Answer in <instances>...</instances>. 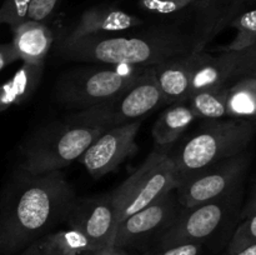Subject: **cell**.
<instances>
[{
  "label": "cell",
  "mask_w": 256,
  "mask_h": 255,
  "mask_svg": "<svg viewBox=\"0 0 256 255\" xmlns=\"http://www.w3.org/2000/svg\"><path fill=\"white\" fill-rule=\"evenodd\" d=\"M62 2V0H32L29 10V20L48 22Z\"/></svg>",
  "instance_id": "28"
},
{
  "label": "cell",
  "mask_w": 256,
  "mask_h": 255,
  "mask_svg": "<svg viewBox=\"0 0 256 255\" xmlns=\"http://www.w3.org/2000/svg\"><path fill=\"white\" fill-rule=\"evenodd\" d=\"M38 242L49 255H86L92 250L86 238L72 228L52 230Z\"/></svg>",
  "instance_id": "21"
},
{
  "label": "cell",
  "mask_w": 256,
  "mask_h": 255,
  "mask_svg": "<svg viewBox=\"0 0 256 255\" xmlns=\"http://www.w3.org/2000/svg\"><path fill=\"white\" fill-rule=\"evenodd\" d=\"M76 196L62 170L34 175L15 168L0 194V255H16L65 222Z\"/></svg>",
  "instance_id": "1"
},
{
  "label": "cell",
  "mask_w": 256,
  "mask_h": 255,
  "mask_svg": "<svg viewBox=\"0 0 256 255\" xmlns=\"http://www.w3.org/2000/svg\"><path fill=\"white\" fill-rule=\"evenodd\" d=\"M142 120L104 130L80 156V162L94 179L114 172L124 160L139 150L136 135Z\"/></svg>",
  "instance_id": "12"
},
{
  "label": "cell",
  "mask_w": 256,
  "mask_h": 255,
  "mask_svg": "<svg viewBox=\"0 0 256 255\" xmlns=\"http://www.w3.org/2000/svg\"><path fill=\"white\" fill-rule=\"evenodd\" d=\"M16 255H49V254L45 252L44 248H42V245H40V242L36 240V242H32V244L29 245L26 249H24L22 252H20L19 254Z\"/></svg>",
  "instance_id": "33"
},
{
  "label": "cell",
  "mask_w": 256,
  "mask_h": 255,
  "mask_svg": "<svg viewBox=\"0 0 256 255\" xmlns=\"http://www.w3.org/2000/svg\"><path fill=\"white\" fill-rule=\"evenodd\" d=\"M64 222L82 232L92 250L112 245L119 225L110 192L95 196H75Z\"/></svg>",
  "instance_id": "11"
},
{
  "label": "cell",
  "mask_w": 256,
  "mask_h": 255,
  "mask_svg": "<svg viewBox=\"0 0 256 255\" xmlns=\"http://www.w3.org/2000/svg\"><path fill=\"white\" fill-rule=\"evenodd\" d=\"M242 186L219 199L194 206H182L176 220L160 236L155 248L202 242L214 236L242 212Z\"/></svg>",
  "instance_id": "8"
},
{
  "label": "cell",
  "mask_w": 256,
  "mask_h": 255,
  "mask_svg": "<svg viewBox=\"0 0 256 255\" xmlns=\"http://www.w3.org/2000/svg\"><path fill=\"white\" fill-rule=\"evenodd\" d=\"M86 255H129L128 254L126 250L120 249V248L116 246H105V248H100V249L96 250H92V252H88Z\"/></svg>",
  "instance_id": "31"
},
{
  "label": "cell",
  "mask_w": 256,
  "mask_h": 255,
  "mask_svg": "<svg viewBox=\"0 0 256 255\" xmlns=\"http://www.w3.org/2000/svg\"><path fill=\"white\" fill-rule=\"evenodd\" d=\"M198 0H139L138 6L146 14L172 20V24L184 25L190 20L192 25Z\"/></svg>",
  "instance_id": "23"
},
{
  "label": "cell",
  "mask_w": 256,
  "mask_h": 255,
  "mask_svg": "<svg viewBox=\"0 0 256 255\" xmlns=\"http://www.w3.org/2000/svg\"><path fill=\"white\" fill-rule=\"evenodd\" d=\"M232 72L234 60L230 52H218V54L208 52L205 49L194 52L192 94L226 86L232 82Z\"/></svg>",
  "instance_id": "16"
},
{
  "label": "cell",
  "mask_w": 256,
  "mask_h": 255,
  "mask_svg": "<svg viewBox=\"0 0 256 255\" xmlns=\"http://www.w3.org/2000/svg\"><path fill=\"white\" fill-rule=\"evenodd\" d=\"M202 242H188V244L172 245L165 248H154L144 255H202Z\"/></svg>",
  "instance_id": "29"
},
{
  "label": "cell",
  "mask_w": 256,
  "mask_h": 255,
  "mask_svg": "<svg viewBox=\"0 0 256 255\" xmlns=\"http://www.w3.org/2000/svg\"><path fill=\"white\" fill-rule=\"evenodd\" d=\"M230 28L236 30L234 40L228 45L218 48L216 52H240L256 42V9L240 12L230 22Z\"/></svg>",
  "instance_id": "24"
},
{
  "label": "cell",
  "mask_w": 256,
  "mask_h": 255,
  "mask_svg": "<svg viewBox=\"0 0 256 255\" xmlns=\"http://www.w3.org/2000/svg\"><path fill=\"white\" fill-rule=\"evenodd\" d=\"M252 126H254V129H255V132H256V116H254V118H252Z\"/></svg>",
  "instance_id": "36"
},
{
  "label": "cell",
  "mask_w": 256,
  "mask_h": 255,
  "mask_svg": "<svg viewBox=\"0 0 256 255\" xmlns=\"http://www.w3.org/2000/svg\"><path fill=\"white\" fill-rule=\"evenodd\" d=\"M16 60L19 59H18V55L15 52L12 42L0 44V72Z\"/></svg>",
  "instance_id": "30"
},
{
  "label": "cell",
  "mask_w": 256,
  "mask_h": 255,
  "mask_svg": "<svg viewBox=\"0 0 256 255\" xmlns=\"http://www.w3.org/2000/svg\"><path fill=\"white\" fill-rule=\"evenodd\" d=\"M194 52L172 58L152 66L154 76L162 95V105L186 102L192 94V72Z\"/></svg>",
  "instance_id": "15"
},
{
  "label": "cell",
  "mask_w": 256,
  "mask_h": 255,
  "mask_svg": "<svg viewBox=\"0 0 256 255\" xmlns=\"http://www.w3.org/2000/svg\"><path fill=\"white\" fill-rule=\"evenodd\" d=\"M254 134L250 119L206 120L196 132L168 152L174 162L178 180L242 152L248 149Z\"/></svg>",
  "instance_id": "3"
},
{
  "label": "cell",
  "mask_w": 256,
  "mask_h": 255,
  "mask_svg": "<svg viewBox=\"0 0 256 255\" xmlns=\"http://www.w3.org/2000/svg\"><path fill=\"white\" fill-rule=\"evenodd\" d=\"M242 8H245V0H198L192 18L198 50H204L220 32L229 26Z\"/></svg>",
  "instance_id": "13"
},
{
  "label": "cell",
  "mask_w": 256,
  "mask_h": 255,
  "mask_svg": "<svg viewBox=\"0 0 256 255\" xmlns=\"http://www.w3.org/2000/svg\"><path fill=\"white\" fill-rule=\"evenodd\" d=\"M12 30V44L18 59L28 64H42L54 42L48 22L26 20Z\"/></svg>",
  "instance_id": "17"
},
{
  "label": "cell",
  "mask_w": 256,
  "mask_h": 255,
  "mask_svg": "<svg viewBox=\"0 0 256 255\" xmlns=\"http://www.w3.org/2000/svg\"><path fill=\"white\" fill-rule=\"evenodd\" d=\"M250 5H256V0H245V6H250Z\"/></svg>",
  "instance_id": "35"
},
{
  "label": "cell",
  "mask_w": 256,
  "mask_h": 255,
  "mask_svg": "<svg viewBox=\"0 0 256 255\" xmlns=\"http://www.w3.org/2000/svg\"><path fill=\"white\" fill-rule=\"evenodd\" d=\"M44 64L22 62V68L10 79L0 85V112L32 98L42 80Z\"/></svg>",
  "instance_id": "19"
},
{
  "label": "cell",
  "mask_w": 256,
  "mask_h": 255,
  "mask_svg": "<svg viewBox=\"0 0 256 255\" xmlns=\"http://www.w3.org/2000/svg\"><path fill=\"white\" fill-rule=\"evenodd\" d=\"M228 95L229 85L194 92L189 96L188 102L198 119L220 120L228 116Z\"/></svg>",
  "instance_id": "22"
},
{
  "label": "cell",
  "mask_w": 256,
  "mask_h": 255,
  "mask_svg": "<svg viewBox=\"0 0 256 255\" xmlns=\"http://www.w3.org/2000/svg\"><path fill=\"white\" fill-rule=\"evenodd\" d=\"M255 212H256V188L254 192H252V196H250L249 202H246V205H245V206L242 209V212H240L239 218L240 219H245V218H249L250 215L255 214Z\"/></svg>",
  "instance_id": "32"
},
{
  "label": "cell",
  "mask_w": 256,
  "mask_h": 255,
  "mask_svg": "<svg viewBox=\"0 0 256 255\" xmlns=\"http://www.w3.org/2000/svg\"><path fill=\"white\" fill-rule=\"evenodd\" d=\"M252 162V152L244 150L192 174L180 178L175 189L182 206H194L219 199L242 186L245 174Z\"/></svg>",
  "instance_id": "9"
},
{
  "label": "cell",
  "mask_w": 256,
  "mask_h": 255,
  "mask_svg": "<svg viewBox=\"0 0 256 255\" xmlns=\"http://www.w3.org/2000/svg\"><path fill=\"white\" fill-rule=\"evenodd\" d=\"M234 60V72L232 79H239L242 76L252 75L256 72V42L252 46L240 52H230Z\"/></svg>",
  "instance_id": "27"
},
{
  "label": "cell",
  "mask_w": 256,
  "mask_h": 255,
  "mask_svg": "<svg viewBox=\"0 0 256 255\" xmlns=\"http://www.w3.org/2000/svg\"><path fill=\"white\" fill-rule=\"evenodd\" d=\"M142 26L82 38L64 36L55 48V55L86 64L154 66L199 52L192 26L169 22Z\"/></svg>",
  "instance_id": "2"
},
{
  "label": "cell",
  "mask_w": 256,
  "mask_h": 255,
  "mask_svg": "<svg viewBox=\"0 0 256 255\" xmlns=\"http://www.w3.org/2000/svg\"><path fill=\"white\" fill-rule=\"evenodd\" d=\"M179 204L175 190L162 199L134 212L118 225L112 246L128 250L154 242L155 244L162 234L172 225L179 215Z\"/></svg>",
  "instance_id": "10"
},
{
  "label": "cell",
  "mask_w": 256,
  "mask_h": 255,
  "mask_svg": "<svg viewBox=\"0 0 256 255\" xmlns=\"http://www.w3.org/2000/svg\"><path fill=\"white\" fill-rule=\"evenodd\" d=\"M148 68L108 64L76 66L56 80L55 98L69 109L85 110L126 89Z\"/></svg>",
  "instance_id": "5"
},
{
  "label": "cell",
  "mask_w": 256,
  "mask_h": 255,
  "mask_svg": "<svg viewBox=\"0 0 256 255\" xmlns=\"http://www.w3.org/2000/svg\"><path fill=\"white\" fill-rule=\"evenodd\" d=\"M228 116L252 119L256 116V72L229 84Z\"/></svg>",
  "instance_id": "20"
},
{
  "label": "cell",
  "mask_w": 256,
  "mask_h": 255,
  "mask_svg": "<svg viewBox=\"0 0 256 255\" xmlns=\"http://www.w3.org/2000/svg\"><path fill=\"white\" fill-rule=\"evenodd\" d=\"M32 0H4L0 6V24L12 29L29 20V10Z\"/></svg>",
  "instance_id": "25"
},
{
  "label": "cell",
  "mask_w": 256,
  "mask_h": 255,
  "mask_svg": "<svg viewBox=\"0 0 256 255\" xmlns=\"http://www.w3.org/2000/svg\"><path fill=\"white\" fill-rule=\"evenodd\" d=\"M160 105H162V95L152 66H149L132 85L112 99L80 110L66 120L75 124L110 129L142 120Z\"/></svg>",
  "instance_id": "6"
},
{
  "label": "cell",
  "mask_w": 256,
  "mask_h": 255,
  "mask_svg": "<svg viewBox=\"0 0 256 255\" xmlns=\"http://www.w3.org/2000/svg\"><path fill=\"white\" fill-rule=\"evenodd\" d=\"M256 242V212L249 218L242 219V222L235 228L230 242L228 244L226 254H234L242 248Z\"/></svg>",
  "instance_id": "26"
},
{
  "label": "cell",
  "mask_w": 256,
  "mask_h": 255,
  "mask_svg": "<svg viewBox=\"0 0 256 255\" xmlns=\"http://www.w3.org/2000/svg\"><path fill=\"white\" fill-rule=\"evenodd\" d=\"M196 119L188 100L168 105L152 126L154 150L169 152Z\"/></svg>",
  "instance_id": "18"
},
{
  "label": "cell",
  "mask_w": 256,
  "mask_h": 255,
  "mask_svg": "<svg viewBox=\"0 0 256 255\" xmlns=\"http://www.w3.org/2000/svg\"><path fill=\"white\" fill-rule=\"evenodd\" d=\"M102 128L75 124L65 119L35 130L20 146L18 166L34 175L58 172L80 159L102 134Z\"/></svg>",
  "instance_id": "4"
},
{
  "label": "cell",
  "mask_w": 256,
  "mask_h": 255,
  "mask_svg": "<svg viewBox=\"0 0 256 255\" xmlns=\"http://www.w3.org/2000/svg\"><path fill=\"white\" fill-rule=\"evenodd\" d=\"M178 182L174 162L168 152L154 150L128 179L110 192L119 224L176 189Z\"/></svg>",
  "instance_id": "7"
},
{
  "label": "cell",
  "mask_w": 256,
  "mask_h": 255,
  "mask_svg": "<svg viewBox=\"0 0 256 255\" xmlns=\"http://www.w3.org/2000/svg\"><path fill=\"white\" fill-rule=\"evenodd\" d=\"M226 255H256V242L252 244L248 245V246L242 248L239 252H234V254H226Z\"/></svg>",
  "instance_id": "34"
},
{
  "label": "cell",
  "mask_w": 256,
  "mask_h": 255,
  "mask_svg": "<svg viewBox=\"0 0 256 255\" xmlns=\"http://www.w3.org/2000/svg\"><path fill=\"white\" fill-rule=\"evenodd\" d=\"M145 24L142 18L110 5H98L85 10L65 38H82L134 29Z\"/></svg>",
  "instance_id": "14"
}]
</instances>
